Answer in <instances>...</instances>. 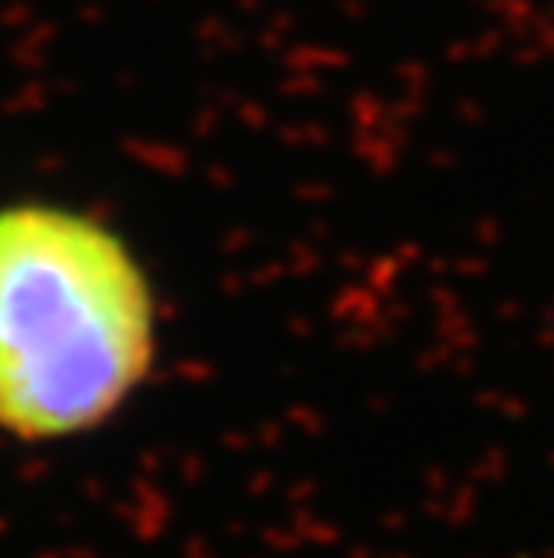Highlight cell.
<instances>
[{
    "mask_svg": "<svg viewBox=\"0 0 554 558\" xmlns=\"http://www.w3.org/2000/svg\"><path fill=\"white\" fill-rule=\"evenodd\" d=\"M151 353L156 300L120 234L58 206L0 209V429L29 444L98 429Z\"/></svg>",
    "mask_w": 554,
    "mask_h": 558,
    "instance_id": "1",
    "label": "cell"
}]
</instances>
